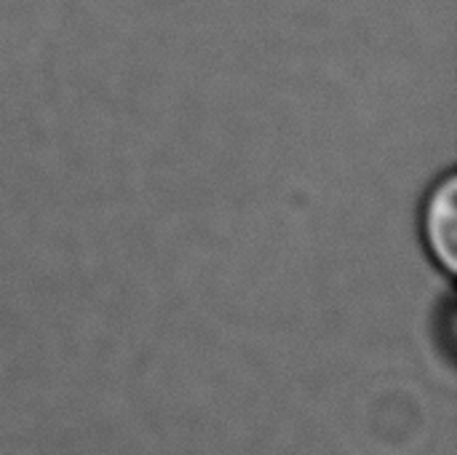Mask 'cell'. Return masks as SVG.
<instances>
[{
    "label": "cell",
    "mask_w": 457,
    "mask_h": 455,
    "mask_svg": "<svg viewBox=\"0 0 457 455\" xmlns=\"http://www.w3.org/2000/svg\"><path fill=\"white\" fill-rule=\"evenodd\" d=\"M423 241L442 271L453 274L457 265V180H439L423 206Z\"/></svg>",
    "instance_id": "1"
}]
</instances>
